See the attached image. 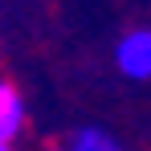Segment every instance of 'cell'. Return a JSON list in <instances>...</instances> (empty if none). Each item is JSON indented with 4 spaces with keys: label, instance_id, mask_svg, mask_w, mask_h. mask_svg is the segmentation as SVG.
Instances as JSON below:
<instances>
[{
    "label": "cell",
    "instance_id": "cell-1",
    "mask_svg": "<svg viewBox=\"0 0 151 151\" xmlns=\"http://www.w3.org/2000/svg\"><path fill=\"white\" fill-rule=\"evenodd\" d=\"M114 61H119V74L135 78V82H147L151 78V29H135L127 33L114 49Z\"/></svg>",
    "mask_w": 151,
    "mask_h": 151
},
{
    "label": "cell",
    "instance_id": "cell-5",
    "mask_svg": "<svg viewBox=\"0 0 151 151\" xmlns=\"http://www.w3.org/2000/svg\"><path fill=\"white\" fill-rule=\"evenodd\" d=\"M53 151H65V147H53Z\"/></svg>",
    "mask_w": 151,
    "mask_h": 151
},
{
    "label": "cell",
    "instance_id": "cell-3",
    "mask_svg": "<svg viewBox=\"0 0 151 151\" xmlns=\"http://www.w3.org/2000/svg\"><path fill=\"white\" fill-rule=\"evenodd\" d=\"M74 151H123V143L114 135H106V131H82Z\"/></svg>",
    "mask_w": 151,
    "mask_h": 151
},
{
    "label": "cell",
    "instance_id": "cell-4",
    "mask_svg": "<svg viewBox=\"0 0 151 151\" xmlns=\"http://www.w3.org/2000/svg\"><path fill=\"white\" fill-rule=\"evenodd\" d=\"M0 151H12V147H8V139H0Z\"/></svg>",
    "mask_w": 151,
    "mask_h": 151
},
{
    "label": "cell",
    "instance_id": "cell-2",
    "mask_svg": "<svg viewBox=\"0 0 151 151\" xmlns=\"http://www.w3.org/2000/svg\"><path fill=\"white\" fill-rule=\"evenodd\" d=\"M25 131V102L12 82H0V139H17Z\"/></svg>",
    "mask_w": 151,
    "mask_h": 151
}]
</instances>
